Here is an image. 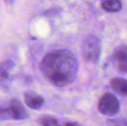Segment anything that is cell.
Segmentation results:
<instances>
[{
    "instance_id": "cell-8",
    "label": "cell",
    "mask_w": 127,
    "mask_h": 126,
    "mask_svg": "<svg viewBox=\"0 0 127 126\" xmlns=\"http://www.w3.org/2000/svg\"><path fill=\"white\" fill-rule=\"evenodd\" d=\"M111 88L118 94L123 97H127V82L123 78H114L110 82Z\"/></svg>"
},
{
    "instance_id": "cell-1",
    "label": "cell",
    "mask_w": 127,
    "mask_h": 126,
    "mask_svg": "<svg viewBox=\"0 0 127 126\" xmlns=\"http://www.w3.org/2000/svg\"><path fill=\"white\" fill-rule=\"evenodd\" d=\"M45 77L57 87H65L72 83L78 72V62L68 50H57L47 53L40 63Z\"/></svg>"
},
{
    "instance_id": "cell-5",
    "label": "cell",
    "mask_w": 127,
    "mask_h": 126,
    "mask_svg": "<svg viewBox=\"0 0 127 126\" xmlns=\"http://www.w3.org/2000/svg\"><path fill=\"white\" fill-rule=\"evenodd\" d=\"M14 67L11 60H5L0 63V86L4 91H9L11 85L10 72Z\"/></svg>"
},
{
    "instance_id": "cell-3",
    "label": "cell",
    "mask_w": 127,
    "mask_h": 126,
    "mask_svg": "<svg viewBox=\"0 0 127 126\" xmlns=\"http://www.w3.org/2000/svg\"><path fill=\"white\" fill-rule=\"evenodd\" d=\"M101 53L100 39L94 35L86 36L82 44V55L89 63H97Z\"/></svg>"
},
{
    "instance_id": "cell-2",
    "label": "cell",
    "mask_w": 127,
    "mask_h": 126,
    "mask_svg": "<svg viewBox=\"0 0 127 126\" xmlns=\"http://www.w3.org/2000/svg\"><path fill=\"white\" fill-rule=\"evenodd\" d=\"M29 114L20 101L13 99L7 105H0V121L23 120L28 118Z\"/></svg>"
},
{
    "instance_id": "cell-7",
    "label": "cell",
    "mask_w": 127,
    "mask_h": 126,
    "mask_svg": "<svg viewBox=\"0 0 127 126\" xmlns=\"http://www.w3.org/2000/svg\"><path fill=\"white\" fill-rule=\"evenodd\" d=\"M24 100L26 105L33 110L40 109L45 102L42 97L32 91H28L24 94Z\"/></svg>"
},
{
    "instance_id": "cell-6",
    "label": "cell",
    "mask_w": 127,
    "mask_h": 126,
    "mask_svg": "<svg viewBox=\"0 0 127 126\" xmlns=\"http://www.w3.org/2000/svg\"><path fill=\"white\" fill-rule=\"evenodd\" d=\"M113 60L117 63L118 69L120 72L126 74L127 71V48L121 45L115 49L112 55Z\"/></svg>"
},
{
    "instance_id": "cell-4",
    "label": "cell",
    "mask_w": 127,
    "mask_h": 126,
    "mask_svg": "<svg viewBox=\"0 0 127 126\" xmlns=\"http://www.w3.org/2000/svg\"><path fill=\"white\" fill-rule=\"evenodd\" d=\"M97 108L103 115L115 116L120 111V102L113 94L106 93L100 97Z\"/></svg>"
},
{
    "instance_id": "cell-13",
    "label": "cell",
    "mask_w": 127,
    "mask_h": 126,
    "mask_svg": "<svg viewBox=\"0 0 127 126\" xmlns=\"http://www.w3.org/2000/svg\"><path fill=\"white\" fill-rule=\"evenodd\" d=\"M64 126H80L78 123H74V122H66L65 123Z\"/></svg>"
},
{
    "instance_id": "cell-9",
    "label": "cell",
    "mask_w": 127,
    "mask_h": 126,
    "mask_svg": "<svg viewBox=\"0 0 127 126\" xmlns=\"http://www.w3.org/2000/svg\"><path fill=\"white\" fill-rule=\"evenodd\" d=\"M102 7L107 12H118L122 8V3L120 0H100Z\"/></svg>"
},
{
    "instance_id": "cell-14",
    "label": "cell",
    "mask_w": 127,
    "mask_h": 126,
    "mask_svg": "<svg viewBox=\"0 0 127 126\" xmlns=\"http://www.w3.org/2000/svg\"><path fill=\"white\" fill-rule=\"evenodd\" d=\"M4 3L7 5H10L12 4H13V2L15 1V0H4Z\"/></svg>"
},
{
    "instance_id": "cell-10",
    "label": "cell",
    "mask_w": 127,
    "mask_h": 126,
    "mask_svg": "<svg viewBox=\"0 0 127 126\" xmlns=\"http://www.w3.org/2000/svg\"><path fill=\"white\" fill-rule=\"evenodd\" d=\"M39 123L42 126H60L58 120L55 117L49 115L42 116L39 119Z\"/></svg>"
},
{
    "instance_id": "cell-11",
    "label": "cell",
    "mask_w": 127,
    "mask_h": 126,
    "mask_svg": "<svg viewBox=\"0 0 127 126\" xmlns=\"http://www.w3.org/2000/svg\"><path fill=\"white\" fill-rule=\"evenodd\" d=\"M107 126H127V120L125 118L109 119L106 121Z\"/></svg>"
},
{
    "instance_id": "cell-12",
    "label": "cell",
    "mask_w": 127,
    "mask_h": 126,
    "mask_svg": "<svg viewBox=\"0 0 127 126\" xmlns=\"http://www.w3.org/2000/svg\"><path fill=\"white\" fill-rule=\"evenodd\" d=\"M62 9L60 7H53V8H50L47 10H45L43 13V15H45V16L50 17V16H55L57 15H58L59 13H60Z\"/></svg>"
}]
</instances>
